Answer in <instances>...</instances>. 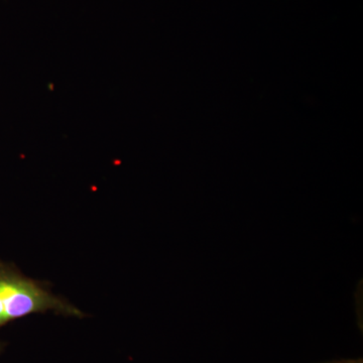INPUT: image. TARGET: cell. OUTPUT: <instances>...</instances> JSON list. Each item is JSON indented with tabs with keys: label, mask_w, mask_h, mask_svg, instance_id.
<instances>
[{
	"label": "cell",
	"mask_w": 363,
	"mask_h": 363,
	"mask_svg": "<svg viewBox=\"0 0 363 363\" xmlns=\"http://www.w3.org/2000/svg\"><path fill=\"white\" fill-rule=\"evenodd\" d=\"M323 363H363L362 358L359 359H340L333 360V362H323Z\"/></svg>",
	"instance_id": "7a4b0ae2"
},
{
	"label": "cell",
	"mask_w": 363,
	"mask_h": 363,
	"mask_svg": "<svg viewBox=\"0 0 363 363\" xmlns=\"http://www.w3.org/2000/svg\"><path fill=\"white\" fill-rule=\"evenodd\" d=\"M50 288V284L28 278L14 264L0 259V329L37 313L52 311L65 317H85L84 313L66 298L54 295ZM4 348L0 340V354Z\"/></svg>",
	"instance_id": "6da1fadb"
}]
</instances>
